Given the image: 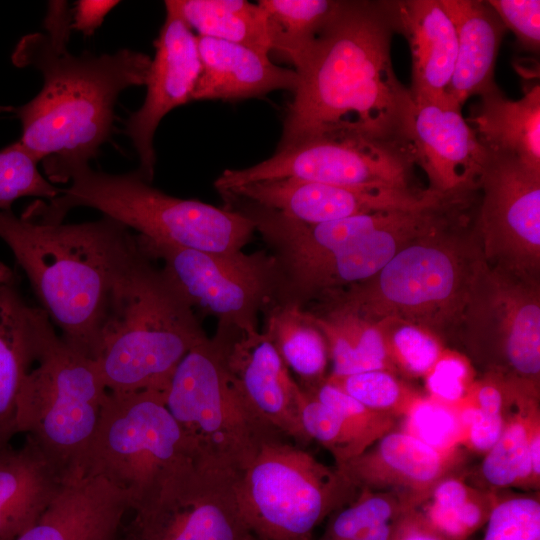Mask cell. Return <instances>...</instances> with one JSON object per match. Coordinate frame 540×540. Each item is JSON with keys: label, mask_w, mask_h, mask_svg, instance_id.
<instances>
[{"label": "cell", "mask_w": 540, "mask_h": 540, "mask_svg": "<svg viewBox=\"0 0 540 540\" xmlns=\"http://www.w3.org/2000/svg\"><path fill=\"white\" fill-rule=\"evenodd\" d=\"M233 483L195 459L133 510L116 540H251Z\"/></svg>", "instance_id": "cell-14"}, {"label": "cell", "mask_w": 540, "mask_h": 540, "mask_svg": "<svg viewBox=\"0 0 540 540\" xmlns=\"http://www.w3.org/2000/svg\"><path fill=\"white\" fill-rule=\"evenodd\" d=\"M167 391L108 392L77 476L101 477L126 492L132 510L196 459L166 406Z\"/></svg>", "instance_id": "cell-9"}, {"label": "cell", "mask_w": 540, "mask_h": 540, "mask_svg": "<svg viewBox=\"0 0 540 540\" xmlns=\"http://www.w3.org/2000/svg\"><path fill=\"white\" fill-rule=\"evenodd\" d=\"M460 462L457 448L437 449L407 431L392 430L336 467L357 491L392 493L417 508Z\"/></svg>", "instance_id": "cell-21"}, {"label": "cell", "mask_w": 540, "mask_h": 540, "mask_svg": "<svg viewBox=\"0 0 540 540\" xmlns=\"http://www.w3.org/2000/svg\"><path fill=\"white\" fill-rule=\"evenodd\" d=\"M37 165L18 140L0 149V210L11 211L19 198L51 200L60 194L61 189L46 180Z\"/></svg>", "instance_id": "cell-39"}, {"label": "cell", "mask_w": 540, "mask_h": 540, "mask_svg": "<svg viewBox=\"0 0 540 540\" xmlns=\"http://www.w3.org/2000/svg\"><path fill=\"white\" fill-rule=\"evenodd\" d=\"M70 186L55 198L36 201L23 215L43 223H62L75 207L97 209L134 229L149 241L208 252H235L249 242L253 222L228 207L171 196L136 170L124 174L97 171L89 163L66 173Z\"/></svg>", "instance_id": "cell-6"}, {"label": "cell", "mask_w": 540, "mask_h": 540, "mask_svg": "<svg viewBox=\"0 0 540 540\" xmlns=\"http://www.w3.org/2000/svg\"><path fill=\"white\" fill-rule=\"evenodd\" d=\"M454 409L462 426L461 444L485 454L500 438L508 416L484 413L467 402H461Z\"/></svg>", "instance_id": "cell-45"}, {"label": "cell", "mask_w": 540, "mask_h": 540, "mask_svg": "<svg viewBox=\"0 0 540 540\" xmlns=\"http://www.w3.org/2000/svg\"><path fill=\"white\" fill-rule=\"evenodd\" d=\"M410 508L395 494L359 490L327 518L316 540H391L399 518Z\"/></svg>", "instance_id": "cell-35"}, {"label": "cell", "mask_w": 540, "mask_h": 540, "mask_svg": "<svg viewBox=\"0 0 540 540\" xmlns=\"http://www.w3.org/2000/svg\"><path fill=\"white\" fill-rule=\"evenodd\" d=\"M128 510H132L128 494L107 480L73 477L15 540H116Z\"/></svg>", "instance_id": "cell-22"}, {"label": "cell", "mask_w": 540, "mask_h": 540, "mask_svg": "<svg viewBox=\"0 0 540 540\" xmlns=\"http://www.w3.org/2000/svg\"><path fill=\"white\" fill-rule=\"evenodd\" d=\"M325 380L366 407L397 419L406 417L424 397L397 374L384 369L327 375Z\"/></svg>", "instance_id": "cell-37"}, {"label": "cell", "mask_w": 540, "mask_h": 540, "mask_svg": "<svg viewBox=\"0 0 540 540\" xmlns=\"http://www.w3.org/2000/svg\"><path fill=\"white\" fill-rule=\"evenodd\" d=\"M107 393L96 362L68 345L39 308L16 429L38 445L65 480L77 476Z\"/></svg>", "instance_id": "cell-7"}, {"label": "cell", "mask_w": 540, "mask_h": 540, "mask_svg": "<svg viewBox=\"0 0 540 540\" xmlns=\"http://www.w3.org/2000/svg\"><path fill=\"white\" fill-rule=\"evenodd\" d=\"M397 33L411 51L413 100L448 94L457 57V32L440 0L395 1Z\"/></svg>", "instance_id": "cell-24"}, {"label": "cell", "mask_w": 540, "mask_h": 540, "mask_svg": "<svg viewBox=\"0 0 540 540\" xmlns=\"http://www.w3.org/2000/svg\"><path fill=\"white\" fill-rule=\"evenodd\" d=\"M308 312L326 340L332 361L329 375L342 376L379 369L397 374L375 323L335 308L322 307L320 312Z\"/></svg>", "instance_id": "cell-29"}, {"label": "cell", "mask_w": 540, "mask_h": 540, "mask_svg": "<svg viewBox=\"0 0 540 540\" xmlns=\"http://www.w3.org/2000/svg\"><path fill=\"white\" fill-rule=\"evenodd\" d=\"M213 339L229 382L247 409L295 443H308L297 410L298 383L270 335L218 326Z\"/></svg>", "instance_id": "cell-17"}, {"label": "cell", "mask_w": 540, "mask_h": 540, "mask_svg": "<svg viewBox=\"0 0 540 540\" xmlns=\"http://www.w3.org/2000/svg\"><path fill=\"white\" fill-rule=\"evenodd\" d=\"M304 391L336 411L368 447L394 430L398 420L394 416L366 407L326 380Z\"/></svg>", "instance_id": "cell-40"}, {"label": "cell", "mask_w": 540, "mask_h": 540, "mask_svg": "<svg viewBox=\"0 0 540 540\" xmlns=\"http://www.w3.org/2000/svg\"><path fill=\"white\" fill-rule=\"evenodd\" d=\"M413 152L356 136H320L244 169H227L214 186L224 193L253 182L295 178L345 186L416 189Z\"/></svg>", "instance_id": "cell-13"}, {"label": "cell", "mask_w": 540, "mask_h": 540, "mask_svg": "<svg viewBox=\"0 0 540 540\" xmlns=\"http://www.w3.org/2000/svg\"><path fill=\"white\" fill-rule=\"evenodd\" d=\"M395 1L344 0L303 64L276 150L319 136H356L413 152L414 101L397 78Z\"/></svg>", "instance_id": "cell-1"}, {"label": "cell", "mask_w": 540, "mask_h": 540, "mask_svg": "<svg viewBox=\"0 0 540 540\" xmlns=\"http://www.w3.org/2000/svg\"><path fill=\"white\" fill-rule=\"evenodd\" d=\"M478 191L474 222L486 263L539 280L540 172L488 153Z\"/></svg>", "instance_id": "cell-15"}, {"label": "cell", "mask_w": 540, "mask_h": 540, "mask_svg": "<svg viewBox=\"0 0 540 540\" xmlns=\"http://www.w3.org/2000/svg\"><path fill=\"white\" fill-rule=\"evenodd\" d=\"M391 540H455L435 528L418 508L403 512Z\"/></svg>", "instance_id": "cell-46"}, {"label": "cell", "mask_w": 540, "mask_h": 540, "mask_svg": "<svg viewBox=\"0 0 540 540\" xmlns=\"http://www.w3.org/2000/svg\"><path fill=\"white\" fill-rule=\"evenodd\" d=\"M13 107L11 106H3V105H0V113L1 112H11L13 111Z\"/></svg>", "instance_id": "cell-48"}, {"label": "cell", "mask_w": 540, "mask_h": 540, "mask_svg": "<svg viewBox=\"0 0 540 540\" xmlns=\"http://www.w3.org/2000/svg\"><path fill=\"white\" fill-rule=\"evenodd\" d=\"M296 403L302 430L309 441L327 449L340 466L360 455L368 446L332 408L305 392L298 384Z\"/></svg>", "instance_id": "cell-38"}, {"label": "cell", "mask_w": 540, "mask_h": 540, "mask_svg": "<svg viewBox=\"0 0 540 540\" xmlns=\"http://www.w3.org/2000/svg\"><path fill=\"white\" fill-rule=\"evenodd\" d=\"M406 418V431L437 449H456L461 443V422L457 411L449 405L423 397Z\"/></svg>", "instance_id": "cell-42"}, {"label": "cell", "mask_w": 540, "mask_h": 540, "mask_svg": "<svg viewBox=\"0 0 540 540\" xmlns=\"http://www.w3.org/2000/svg\"><path fill=\"white\" fill-rule=\"evenodd\" d=\"M197 36L240 44L269 54L271 44L261 7L245 0H167Z\"/></svg>", "instance_id": "cell-30"}, {"label": "cell", "mask_w": 540, "mask_h": 540, "mask_svg": "<svg viewBox=\"0 0 540 540\" xmlns=\"http://www.w3.org/2000/svg\"><path fill=\"white\" fill-rule=\"evenodd\" d=\"M500 498L494 490L476 488L450 474L417 507L439 531L455 540H468L483 527Z\"/></svg>", "instance_id": "cell-33"}, {"label": "cell", "mask_w": 540, "mask_h": 540, "mask_svg": "<svg viewBox=\"0 0 540 540\" xmlns=\"http://www.w3.org/2000/svg\"><path fill=\"white\" fill-rule=\"evenodd\" d=\"M485 525L483 540H540L539 497L499 499Z\"/></svg>", "instance_id": "cell-41"}, {"label": "cell", "mask_w": 540, "mask_h": 540, "mask_svg": "<svg viewBox=\"0 0 540 540\" xmlns=\"http://www.w3.org/2000/svg\"><path fill=\"white\" fill-rule=\"evenodd\" d=\"M38 309L27 304L15 272L0 262V453L17 433V402L33 357Z\"/></svg>", "instance_id": "cell-26"}, {"label": "cell", "mask_w": 540, "mask_h": 540, "mask_svg": "<svg viewBox=\"0 0 540 540\" xmlns=\"http://www.w3.org/2000/svg\"><path fill=\"white\" fill-rule=\"evenodd\" d=\"M206 338L193 309L140 249L113 289L95 362L108 392L167 391L182 358Z\"/></svg>", "instance_id": "cell-5"}, {"label": "cell", "mask_w": 540, "mask_h": 540, "mask_svg": "<svg viewBox=\"0 0 540 540\" xmlns=\"http://www.w3.org/2000/svg\"><path fill=\"white\" fill-rule=\"evenodd\" d=\"M412 113L411 144L416 166L426 174L430 191L463 196L478 190L487 150L448 94L417 99Z\"/></svg>", "instance_id": "cell-20"}, {"label": "cell", "mask_w": 540, "mask_h": 540, "mask_svg": "<svg viewBox=\"0 0 540 540\" xmlns=\"http://www.w3.org/2000/svg\"><path fill=\"white\" fill-rule=\"evenodd\" d=\"M69 39L31 33L12 53L18 67H34L43 78L39 93L15 111L22 125L18 139L52 182L66 183L69 168L98 155L112 133L121 92L145 85L151 58L121 49L75 56Z\"/></svg>", "instance_id": "cell-2"}, {"label": "cell", "mask_w": 540, "mask_h": 540, "mask_svg": "<svg viewBox=\"0 0 540 540\" xmlns=\"http://www.w3.org/2000/svg\"><path fill=\"white\" fill-rule=\"evenodd\" d=\"M506 29L516 36L523 50L538 53L540 48L539 0H489Z\"/></svg>", "instance_id": "cell-44"}, {"label": "cell", "mask_w": 540, "mask_h": 540, "mask_svg": "<svg viewBox=\"0 0 540 540\" xmlns=\"http://www.w3.org/2000/svg\"><path fill=\"white\" fill-rule=\"evenodd\" d=\"M166 406L191 443L196 459L233 476L262 439L278 432L241 401L213 338L193 347L178 364Z\"/></svg>", "instance_id": "cell-10"}, {"label": "cell", "mask_w": 540, "mask_h": 540, "mask_svg": "<svg viewBox=\"0 0 540 540\" xmlns=\"http://www.w3.org/2000/svg\"><path fill=\"white\" fill-rule=\"evenodd\" d=\"M0 238L51 322L72 348L96 360L113 289L140 251L119 221L50 224L0 210Z\"/></svg>", "instance_id": "cell-3"}, {"label": "cell", "mask_w": 540, "mask_h": 540, "mask_svg": "<svg viewBox=\"0 0 540 540\" xmlns=\"http://www.w3.org/2000/svg\"><path fill=\"white\" fill-rule=\"evenodd\" d=\"M467 123L490 154L512 157L540 172V86L527 89L518 100L494 89L478 96Z\"/></svg>", "instance_id": "cell-28"}, {"label": "cell", "mask_w": 540, "mask_h": 540, "mask_svg": "<svg viewBox=\"0 0 540 540\" xmlns=\"http://www.w3.org/2000/svg\"><path fill=\"white\" fill-rule=\"evenodd\" d=\"M265 332L272 338L284 363L308 390L325 381L329 351L326 340L308 311L296 304L273 303Z\"/></svg>", "instance_id": "cell-31"}, {"label": "cell", "mask_w": 540, "mask_h": 540, "mask_svg": "<svg viewBox=\"0 0 540 540\" xmlns=\"http://www.w3.org/2000/svg\"><path fill=\"white\" fill-rule=\"evenodd\" d=\"M333 0H260L266 16L271 51L291 62L297 70L318 33L331 16Z\"/></svg>", "instance_id": "cell-34"}, {"label": "cell", "mask_w": 540, "mask_h": 540, "mask_svg": "<svg viewBox=\"0 0 540 540\" xmlns=\"http://www.w3.org/2000/svg\"><path fill=\"white\" fill-rule=\"evenodd\" d=\"M241 515L261 540H313V532L357 494L341 471L280 432L260 441L234 476Z\"/></svg>", "instance_id": "cell-8"}, {"label": "cell", "mask_w": 540, "mask_h": 540, "mask_svg": "<svg viewBox=\"0 0 540 540\" xmlns=\"http://www.w3.org/2000/svg\"><path fill=\"white\" fill-rule=\"evenodd\" d=\"M65 482L29 437L0 453V540H15L33 526Z\"/></svg>", "instance_id": "cell-27"}, {"label": "cell", "mask_w": 540, "mask_h": 540, "mask_svg": "<svg viewBox=\"0 0 540 540\" xmlns=\"http://www.w3.org/2000/svg\"><path fill=\"white\" fill-rule=\"evenodd\" d=\"M119 4L115 0H80L72 12L71 29L85 36L94 34L108 13Z\"/></svg>", "instance_id": "cell-47"}, {"label": "cell", "mask_w": 540, "mask_h": 540, "mask_svg": "<svg viewBox=\"0 0 540 540\" xmlns=\"http://www.w3.org/2000/svg\"><path fill=\"white\" fill-rule=\"evenodd\" d=\"M375 324L381 331L397 374L424 378L447 348L444 340L419 325L395 318L383 319Z\"/></svg>", "instance_id": "cell-36"}, {"label": "cell", "mask_w": 540, "mask_h": 540, "mask_svg": "<svg viewBox=\"0 0 540 540\" xmlns=\"http://www.w3.org/2000/svg\"><path fill=\"white\" fill-rule=\"evenodd\" d=\"M468 204L466 197H445L435 205L401 211L332 255L281 273L276 303L303 306L312 298L376 275L406 245L438 227Z\"/></svg>", "instance_id": "cell-16"}, {"label": "cell", "mask_w": 540, "mask_h": 540, "mask_svg": "<svg viewBox=\"0 0 540 540\" xmlns=\"http://www.w3.org/2000/svg\"><path fill=\"white\" fill-rule=\"evenodd\" d=\"M197 46L200 72L192 101H232L297 88V72L274 64L267 53L202 36Z\"/></svg>", "instance_id": "cell-23"}, {"label": "cell", "mask_w": 540, "mask_h": 540, "mask_svg": "<svg viewBox=\"0 0 540 540\" xmlns=\"http://www.w3.org/2000/svg\"><path fill=\"white\" fill-rule=\"evenodd\" d=\"M470 206L406 245L373 277L320 297L322 307L373 323L400 319L442 340L455 335L484 260Z\"/></svg>", "instance_id": "cell-4"}, {"label": "cell", "mask_w": 540, "mask_h": 540, "mask_svg": "<svg viewBox=\"0 0 540 540\" xmlns=\"http://www.w3.org/2000/svg\"><path fill=\"white\" fill-rule=\"evenodd\" d=\"M251 540H261V539H258L256 537L252 536Z\"/></svg>", "instance_id": "cell-49"}, {"label": "cell", "mask_w": 540, "mask_h": 540, "mask_svg": "<svg viewBox=\"0 0 540 540\" xmlns=\"http://www.w3.org/2000/svg\"><path fill=\"white\" fill-rule=\"evenodd\" d=\"M424 379L430 398L454 408L466 398L474 370L465 354L446 348Z\"/></svg>", "instance_id": "cell-43"}, {"label": "cell", "mask_w": 540, "mask_h": 540, "mask_svg": "<svg viewBox=\"0 0 540 540\" xmlns=\"http://www.w3.org/2000/svg\"><path fill=\"white\" fill-rule=\"evenodd\" d=\"M221 195L247 200L305 224L378 212L418 210L445 198L429 189L345 186L295 178L253 182Z\"/></svg>", "instance_id": "cell-18"}, {"label": "cell", "mask_w": 540, "mask_h": 540, "mask_svg": "<svg viewBox=\"0 0 540 540\" xmlns=\"http://www.w3.org/2000/svg\"><path fill=\"white\" fill-rule=\"evenodd\" d=\"M136 238L144 255L162 261V273L184 301L214 315L218 326L256 330L259 312L276 300L280 265L265 250L208 252Z\"/></svg>", "instance_id": "cell-12"}, {"label": "cell", "mask_w": 540, "mask_h": 540, "mask_svg": "<svg viewBox=\"0 0 540 540\" xmlns=\"http://www.w3.org/2000/svg\"><path fill=\"white\" fill-rule=\"evenodd\" d=\"M457 32V57L448 95L461 107L497 87L494 71L506 28L488 1L440 0Z\"/></svg>", "instance_id": "cell-25"}, {"label": "cell", "mask_w": 540, "mask_h": 540, "mask_svg": "<svg viewBox=\"0 0 540 540\" xmlns=\"http://www.w3.org/2000/svg\"><path fill=\"white\" fill-rule=\"evenodd\" d=\"M540 416L539 397L521 395L508 415L504 430L483 457L480 474L486 489L533 488L530 432Z\"/></svg>", "instance_id": "cell-32"}, {"label": "cell", "mask_w": 540, "mask_h": 540, "mask_svg": "<svg viewBox=\"0 0 540 540\" xmlns=\"http://www.w3.org/2000/svg\"><path fill=\"white\" fill-rule=\"evenodd\" d=\"M154 42L155 54L145 82V99L125 122V134L138 154V171L149 182L154 175L155 132L173 109L192 101L200 72L197 35L170 7Z\"/></svg>", "instance_id": "cell-19"}, {"label": "cell", "mask_w": 540, "mask_h": 540, "mask_svg": "<svg viewBox=\"0 0 540 540\" xmlns=\"http://www.w3.org/2000/svg\"><path fill=\"white\" fill-rule=\"evenodd\" d=\"M455 336L484 373L539 387V280L490 266L484 259Z\"/></svg>", "instance_id": "cell-11"}]
</instances>
